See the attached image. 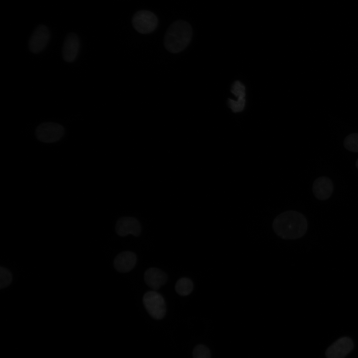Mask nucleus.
Listing matches in <instances>:
<instances>
[{
    "mask_svg": "<svg viewBox=\"0 0 358 358\" xmlns=\"http://www.w3.org/2000/svg\"><path fill=\"white\" fill-rule=\"evenodd\" d=\"M307 228V221L305 216L294 210H288L279 214L272 223L275 233L286 240L302 237L306 233Z\"/></svg>",
    "mask_w": 358,
    "mask_h": 358,
    "instance_id": "obj_1",
    "label": "nucleus"
},
{
    "mask_svg": "<svg viewBox=\"0 0 358 358\" xmlns=\"http://www.w3.org/2000/svg\"><path fill=\"white\" fill-rule=\"evenodd\" d=\"M192 36L190 25L184 20H177L169 27L165 36L164 44L169 52L177 53L183 50L189 44Z\"/></svg>",
    "mask_w": 358,
    "mask_h": 358,
    "instance_id": "obj_2",
    "label": "nucleus"
},
{
    "mask_svg": "<svg viewBox=\"0 0 358 358\" xmlns=\"http://www.w3.org/2000/svg\"><path fill=\"white\" fill-rule=\"evenodd\" d=\"M143 302L147 311L153 318L160 320L165 317L166 303L160 293L154 290L147 291L143 296Z\"/></svg>",
    "mask_w": 358,
    "mask_h": 358,
    "instance_id": "obj_3",
    "label": "nucleus"
},
{
    "mask_svg": "<svg viewBox=\"0 0 358 358\" xmlns=\"http://www.w3.org/2000/svg\"><path fill=\"white\" fill-rule=\"evenodd\" d=\"M158 23L157 16L153 12L147 10L137 11L132 19L134 28L142 34L152 32L156 28Z\"/></svg>",
    "mask_w": 358,
    "mask_h": 358,
    "instance_id": "obj_4",
    "label": "nucleus"
},
{
    "mask_svg": "<svg viewBox=\"0 0 358 358\" xmlns=\"http://www.w3.org/2000/svg\"><path fill=\"white\" fill-rule=\"evenodd\" d=\"M64 134V128L59 124L45 122L40 124L36 129V136L40 141L53 143L59 140Z\"/></svg>",
    "mask_w": 358,
    "mask_h": 358,
    "instance_id": "obj_5",
    "label": "nucleus"
},
{
    "mask_svg": "<svg viewBox=\"0 0 358 358\" xmlns=\"http://www.w3.org/2000/svg\"><path fill=\"white\" fill-rule=\"evenodd\" d=\"M50 39L48 28L43 25H40L34 30L30 39L29 48L33 53L41 52L47 45Z\"/></svg>",
    "mask_w": 358,
    "mask_h": 358,
    "instance_id": "obj_6",
    "label": "nucleus"
},
{
    "mask_svg": "<svg viewBox=\"0 0 358 358\" xmlns=\"http://www.w3.org/2000/svg\"><path fill=\"white\" fill-rule=\"evenodd\" d=\"M352 340L348 337L341 338L332 345L326 351L327 358H344L353 349Z\"/></svg>",
    "mask_w": 358,
    "mask_h": 358,
    "instance_id": "obj_7",
    "label": "nucleus"
},
{
    "mask_svg": "<svg viewBox=\"0 0 358 358\" xmlns=\"http://www.w3.org/2000/svg\"><path fill=\"white\" fill-rule=\"evenodd\" d=\"M80 41L78 36L73 33L68 34L64 40L63 47V57L68 62L74 61L79 53Z\"/></svg>",
    "mask_w": 358,
    "mask_h": 358,
    "instance_id": "obj_8",
    "label": "nucleus"
},
{
    "mask_svg": "<svg viewBox=\"0 0 358 358\" xmlns=\"http://www.w3.org/2000/svg\"><path fill=\"white\" fill-rule=\"evenodd\" d=\"M116 231L121 236L132 234L137 236L141 232V226L138 221L131 217L120 218L117 222Z\"/></svg>",
    "mask_w": 358,
    "mask_h": 358,
    "instance_id": "obj_9",
    "label": "nucleus"
},
{
    "mask_svg": "<svg viewBox=\"0 0 358 358\" xmlns=\"http://www.w3.org/2000/svg\"><path fill=\"white\" fill-rule=\"evenodd\" d=\"M333 189L332 180L326 177H321L316 179L312 186L314 196L319 200H325L330 197Z\"/></svg>",
    "mask_w": 358,
    "mask_h": 358,
    "instance_id": "obj_10",
    "label": "nucleus"
},
{
    "mask_svg": "<svg viewBox=\"0 0 358 358\" xmlns=\"http://www.w3.org/2000/svg\"><path fill=\"white\" fill-rule=\"evenodd\" d=\"M136 263V256L131 251H125L119 254L114 260L115 269L121 272H126L131 270Z\"/></svg>",
    "mask_w": 358,
    "mask_h": 358,
    "instance_id": "obj_11",
    "label": "nucleus"
},
{
    "mask_svg": "<svg viewBox=\"0 0 358 358\" xmlns=\"http://www.w3.org/2000/svg\"><path fill=\"white\" fill-rule=\"evenodd\" d=\"M144 280L149 287L157 290L166 283L167 276L161 269L156 268H150L145 272Z\"/></svg>",
    "mask_w": 358,
    "mask_h": 358,
    "instance_id": "obj_12",
    "label": "nucleus"
},
{
    "mask_svg": "<svg viewBox=\"0 0 358 358\" xmlns=\"http://www.w3.org/2000/svg\"><path fill=\"white\" fill-rule=\"evenodd\" d=\"M193 288L192 281L188 278L182 277L176 282L175 290L180 295L186 296L189 294Z\"/></svg>",
    "mask_w": 358,
    "mask_h": 358,
    "instance_id": "obj_13",
    "label": "nucleus"
},
{
    "mask_svg": "<svg viewBox=\"0 0 358 358\" xmlns=\"http://www.w3.org/2000/svg\"><path fill=\"white\" fill-rule=\"evenodd\" d=\"M344 145L349 151L358 152V134L352 133L348 135L344 140Z\"/></svg>",
    "mask_w": 358,
    "mask_h": 358,
    "instance_id": "obj_14",
    "label": "nucleus"
},
{
    "mask_svg": "<svg viewBox=\"0 0 358 358\" xmlns=\"http://www.w3.org/2000/svg\"><path fill=\"white\" fill-rule=\"evenodd\" d=\"M12 280V275L11 272L7 268L0 267V287L4 288L8 286Z\"/></svg>",
    "mask_w": 358,
    "mask_h": 358,
    "instance_id": "obj_15",
    "label": "nucleus"
},
{
    "mask_svg": "<svg viewBox=\"0 0 358 358\" xmlns=\"http://www.w3.org/2000/svg\"><path fill=\"white\" fill-rule=\"evenodd\" d=\"M193 358H211L209 349L203 345H198L192 352Z\"/></svg>",
    "mask_w": 358,
    "mask_h": 358,
    "instance_id": "obj_16",
    "label": "nucleus"
},
{
    "mask_svg": "<svg viewBox=\"0 0 358 358\" xmlns=\"http://www.w3.org/2000/svg\"><path fill=\"white\" fill-rule=\"evenodd\" d=\"M245 98H239L237 100L229 99L228 101L229 107L234 112L242 111L245 105Z\"/></svg>",
    "mask_w": 358,
    "mask_h": 358,
    "instance_id": "obj_17",
    "label": "nucleus"
},
{
    "mask_svg": "<svg viewBox=\"0 0 358 358\" xmlns=\"http://www.w3.org/2000/svg\"><path fill=\"white\" fill-rule=\"evenodd\" d=\"M231 92L238 98H245V87L240 82L236 81L232 86Z\"/></svg>",
    "mask_w": 358,
    "mask_h": 358,
    "instance_id": "obj_18",
    "label": "nucleus"
},
{
    "mask_svg": "<svg viewBox=\"0 0 358 358\" xmlns=\"http://www.w3.org/2000/svg\"><path fill=\"white\" fill-rule=\"evenodd\" d=\"M356 165L357 169H358V159L356 162Z\"/></svg>",
    "mask_w": 358,
    "mask_h": 358,
    "instance_id": "obj_19",
    "label": "nucleus"
}]
</instances>
